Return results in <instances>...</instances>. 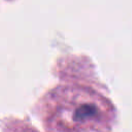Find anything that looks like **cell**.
<instances>
[{
	"instance_id": "1",
	"label": "cell",
	"mask_w": 132,
	"mask_h": 132,
	"mask_svg": "<svg viewBox=\"0 0 132 132\" xmlns=\"http://www.w3.org/2000/svg\"><path fill=\"white\" fill-rule=\"evenodd\" d=\"M51 116L57 129L70 132H104L109 116L104 103L91 93L68 92L62 96Z\"/></svg>"
}]
</instances>
